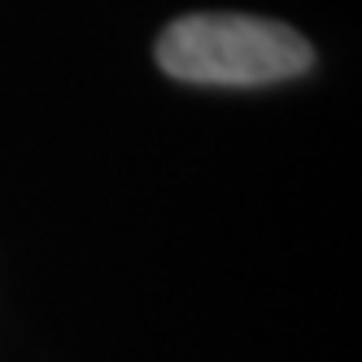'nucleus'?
<instances>
[{
	"mask_svg": "<svg viewBox=\"0 0 362 362\" xmlns=\"http://www.w3.org/2000/svg\"><path fill=\"white\" fill-rule=\"evenodd\" d=\"M158 66L179 83L257 88L284 83L315 66L305 35L249 13H184L158 35Z\"/></svg>",
	"mask_w": 362,
	"mask_h": 362,
	"instance_id": "obj_1",
	"label": "nucleus"
}]
</instances>
